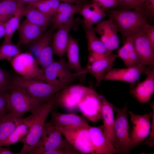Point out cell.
<instances>
[{
	"instance_id": "277c9868",
	"label": "cell",
	"mask_w": 154,
	"mask_h": 154,
	"mask_svg": "<svg viewBox=\"0 0 154 154\" xmlns=\"http://www.w3.org/2000/svg\"><path fill=\"white\" fill-rule=\"evenodd\" d=\"M54 60L44 70L45 82L61 91L69 86L77 78L68 67L63 57Z\"/></svg>"
},
{
	"instance_id": "c3c4849f",
	"label": "cell",
	"mask_w": 154,
	"mask_h": 154,
	"mask_svg": "<svg viewBox=\"0 0 154 154\" xmlns=\"http://www.w3.org/2000/svg\"><path fill=\"white\" fill-rule=\"evenodd\" d=\"M141 6V5L142 4L143 0H136Z\"/></svg>"
},
{
	"instance_id": "d4e9b609",
	"label": "cell",
	"mask_w": 154,
	"mask_h": 154,
	"mask_svg": "<svg viewBox=\"0 0 154 154\" xmlns=\"http://www.w3.org/2000/svg\"><path fill=\"white\" fill-rule=\"evenodd\" d=\"M82 16L84 28H89L97 23L107 15L104 10L92 3L82 7L80 13Z\"/></svg>"
},
{
	"instance_id": "30bf717a",
	"label": "cell",
	"mask_w": 154,
	"mask_h": 154,
	"mask_svg": "<svg viewBox=\"0 0 154 154\" xmlns=\"http://www.w3.org/2000/svg\"><path fill=\"white\" fill-rule=\"evenodd\" d=\"M90 126L73 128H56L72 147L80 153L94 154L89 133Z\"/></svg>"
},
{
	"instance_id": "d590c367",
	"label": "cell",
	"mask_w": 154,
	"mask_h": 154,
	"mask_svg": "<svg viewBox=\"0 0 154 154\" xmlns=\"http://www.w3.org/2000/svg\"><path fill=\"white\" fill-rule=\"evenodd\" d=\"M51 33H47L36 40L31 46L30 51L37 61L42 49L46 45L51 43Z\"/></svg>"
},
{
	"instance_id": "836d02e7",
	"label": "cell",
	"mask_w": 154,
	"mask_h": 154,
	"mask_svg": "<svg viewBox=\"0 0 154 154\" xmlns=\"http://www.w3.org/2000/svg\"><path fill=\"white\" fill-rule=\"evenodd\" d=\"M58 0H43L28 3L44 14L52 16L60 3Z\"/></svg>"
},
{
	"instance_id": "681fc988",
	"label": "cell",
	"mask_w": 154,
	"mask_h": 154,
	"mask_svg": "<svg viewBox=\"0 0 154 154\" xmlns=\"http://www.w3.org/2000/svg\"><path fill=\"white\" fill-rule=\"evenodd\" d=\"M2 0H0V1H1Z\"/></svg>"
},
{
	"instance_id": "7402d4cb",
	"label": "cell",
	"mask_w": 154,
	"mask_h": 154,
	"mask_svg": "<svg viewBox=\"0 0 154 154\" xmlns=\"http://www.w3.org/2000/svg\"><path fill=\"white\" fill-rule=\"evenodd\" d=\"M73 20L59 28L53 36L52 46L53 54L60 58L63 57L66 53L70 31L74 25Z\"/></svg>"
},
{
	"instance_id": "1f68e13d",
	"label": "cell",
	"mask_w": 154,
	"mask_h": 154,
	"mask_svg": "<svg viewBox=\"0 0 154 154\" xmlns=\"http://www.w3.org/2000/svg\"><path fill=\"white\" fill-rule=\"evenodd\" d=\"M21 10L5 23V32L4 35L5 42H11L15 31L18 29L22 15Z\"/></svg>"
},
{
	"instance_id": "f6af8a7d",
	"label": "cell",
	"mask_w": 154,
	"mask_h": 154,
	"mask_svg": "<svg viewBox=\"0 0 154 154\" xmlns=\"http://www.w3.org/2000/svg\"><path fill=\"white\" fill-rule=\"evenodd\" d=\"M5 32V23L0 21V40L3 36Z\"/></svg>"
},
{
	"instance_id": "e0dca14e",
	"label": "cell",
	"mask_w": 154,
	"mask_h": 154,
	"mask_svg": "<svg viewBox=\"0 0 154 154\" xmlns=\"http://www.w3.org/2000/svg\"><path fill=\"white\" fill-rule=\"evenodd\" d=\"M147 66L145 64H141L127 68L112 69L106 74L104 80L134 83L138 80Z\"/></svg>"
},
{
	"instance_id": "5b68a950",
	"label": "cell",
	"mask_w": 154,
	"mask_h": 154,
	"mask_svg": "<svg viewBox=\"0 0 154 154\" xmlns=\"http://www.w3.org/2000/svg\"><path fill=\"white\" fill-rule=\"evenodd\" d=\"M114 109L116 116L115 119L113 145L117 150V153H128L135 145L129 135L127 104L122 108L114 107Z\"/></svg>"
},
{
	"instance_id": "3957f363",
	"label": "cell",
	"mask_w": 154,
	"mask_h": 154,
	"mask_svg": "<svg viewBox=\"0 0 154 154\" xmlns=\"http://www.w3.org/2000/svg\"><path fill=\"white\" fill-rule=\"evenodd\" d=\"M11 85L23 90L42 104L51 99L60 91L45 82L26 78L19 75L12 76Z\"/></svg>"
},
{
	"instance_id": "bcb514c9",
	"label": "cell",
	"mask_w": 154,
	"mask_h": 154,
	"mask_svg": "<svg viewBox=\"0 0 154 154\" xmlns=\"http://www.w3.org/2000/svg\"><path fill=\"white\" fill-rule=\"evenodd\" d=\"M84 0H62V1L64 2H69L70 3H74L76 4H80Z\"/></svg>"
},
{
	"instance_id": "ab89813d",
	"label": "cell",
	"mask_w": 154,
	"mask_h": 154,
	"mask_svg": "<svg viewBox=\"0 0 154 154\" xmlns=\"http://www.w3.org/2000/svg\"><path fill=\"white\" fill-rule=\"evenodd\" d=\"M92 3L104 10L115 8L119 5V0H92Z\"/></svg>"
},
{
	"instance_id": "9a60e30c",
	"label": "cell",
	"mask_w": 154,
	"mask_h": 154,
	"mask_svg": "<svg viewBox=\"0 0 154 154\" xmlns=\"http://www.w3.org/2000/svg\"><path fill=\"white\" fill-rule=\"evenodd\" d=\"M134 47L140 64L146 65L154 64V46L145 33L139 31L132 34Z\"/></svg>"
},
{
	"instance_id": "44dd1931",
	"label": "cell",
	"mask_w": 154,
	"mask_h": 154,
	"mask_svg": "<svg viewBox=\"0 0 154 154\" xmlns=\"http://www.w3.org/2000/svg\"><path fill=\"white\" fill-rule=\"evenodd\" d=\"M46 29L25 19L18 28L19 39L18 44H27L36 41L42 35Z\"/></svg>"
},
{
	"instance_id": "7dc6e473",
	"label": "cell",
	"mask_w": 154,
	"mask_h": 154,
	"mask_svg": "<svg viewBox=\"0 0 154 154\" xmlns=\"http://www.w3.org/2000/svg\"><path fill=\"white\" fill-rule=\"evenodd\" d=\"M19 1L23 3H29L32 2H34L40 1L43 0H18ZM60 1H62V0H58Z\"/></svg>"
},
{
	"instance_id": "f1b7e54d",
	"label": "cell",
	"mask_w": 154,
	"mask_h": 154,
	"mask_svg": "<svg viewBox=\"0 0 154 154\" xmlns=\"http://www.w3.org/2000/svg\"><path fill=\"white\" fill-rule=\"evenodd\" d=\"M21 117L9 112L0 119V146L15 130Z\"/></svg>"
},
{
	"instance_id": "7a4b0ae2",
	"label": "cell",
	"mask_w": 154,
	"mask_h": 154,
	"mask_svg": "<svg viewBox=\"0 0 154 154\" xmlns=\"http://www.w3.org/2000/svg\"><path fill=\"white\" fill-rule=\"evenodd\" d=\"M109 15L124 39L127 36L136 32L145 33L150 25L146 16L139 11L113 10L110 12Z\"/></svg>"
},
{
	"instance_id": "60d3db41",
	"label": "cell",
	"mask_w": 154,
	"mask_h": 154,
	"mask_svg": "<svg viewBox=\"0 0 154 154\" xmlns=\"http://www.w3.org/2000/svg\"><path fill=\"white\" fill-rule=\"evenodd\" d=\"M119 5L125 10L133 9L142 13L141 6L136 0H119Z\"/></svg>"
},
{
	"instance_id": "e575fe53",
	"label": "cell",
	"mask_w": 154,
	"mask_h": 154,
	"mask_svg": "<svg viewBox=\"0 0 154 154\" xmlns=\"http://www.w3.org/2000/svg\"><path fill=\"white\" fill-rule=\"evenodd\" d=\"M53 54L51 43L46 45L41 51L37 62L43 72L45 69L55 60L53 57Z\"/></svg>"
},
{
	"instance_id": "8fae6325",
	"label": "cell",
	"mask_w": 154,
	"mask_h": 154,
	"mask_svg": "<svg viewBox=\"0 0 154 154\" xmlns=\"http://www.w3.org/2000/svg\"><path fill=\"white\" fill-rule=\"evenodd\" d=\"M117 58V55L108 52L103 58L88 63L86 67L83 68L80 73V80L83 81L86 74H90L96 79V82L95 86H99L101 81L104 80L106 74L112 69L113 63Z\"/></svg>"
},
{
	"instance_id": "f35d334b",
	"label": "cell",
	"mask_w": 154,
	"mask_h": 154,
	"mask_svg": "<svg viewBox=\"0 0 154 154\" xmlns=\"http://www.w3.org/2000/svg\"><path fill=\"white\" fill-rule=\"evenodd\" d=\"M80 153L71 145L49 151L44 154H79Z\"/></svg>"
},
{
	"instance_id": "4316f807",
	"label": "cell",
	"mask_w": 154,
	"mask_h": 154,
	"mask_svg": "<svg viewBox=\"0 0 154 154\" xmlns=\"http://www.w3.org/2000/svg\"><path fill=\"white\" fill-rule=\"evenodd\" d=\"M31 119L30 116L25 118H21L19 122L13 133L2 143L1 146L9 147L14 143L23 142L30 130Z\"/></svg>"
},
{
	"instance_id": "8992f818",
	"label": "cell",
	"mask_w": 154,
	"mask_h": 154,
	"mask_svg": "<svg viewBox=\"0 0 154 154\" xmlns=\"http://www.w3.org/2000/svg\"><path fill=\"white\" fill-rule=\"evenodd\" d=\"M10 62L18 75L26 78L45 82L43 71L31 53L21 52L12 58Z\"/></svg>"
},
{
	"instance_id": "4fadbf2b",
	"label": "cell",
	"mask_w": 154,
	"mask_h": 154,
	"mask_svg": "<svg viewBox=\"0 0 154 154\" xmlns=\"http://www.w3.org/2000/svg\"><path fill=\"white\" fill-rule=\"evenodd\" d=\"M94 29L100 35L108 52H111L118 48L119 43L117 33L118 30L112 18L101 21L97 23Z\"/></svg>"
},
{
	"instance_id": "7bdbcfd3",
	"label": "cell",
	"mask_w": 154,
	"mask_h": 154,
	"mask_svg": "<svg viewBox=\"0 0 154 154\" xmlns=\"http://www.w3.org/2000/svg\"><path fill=\"white\" fill-rule=\"evenodd\" d=\"M145 33L152 45L154 46V26L150 25L146 29Z\"/></svg>"
},
{
	"instance_id": "603a6c76",
	"label": "cell",
	"mask_w": 154,
	"mask_h": 154,
	"mask_svg": "<svg viewBox=\"0 0 154 154\" xmlns=\"http://www.w3.org/2000/svg\"><path fill=\"white\" fill-rule=\"evenodd\" d=\"M102 102V119L103 121V130L106 136L113 145L114 137L115 119L114 107L103 96H101Z\"/></svg>"
},
{
	"instance_id": "52a82bcc",
	"label": "cell",
	"mask_w": 154,
	"mask_h": 154,
	"mask_svg": "<svg viewBox=\"0 0 154 154\" xmlns=\"http://www.w3.org/2000/svg\"><path fill=\"white\" fill-rule=\"evenodd\" d=\"M55 126L45 123L39 141L29 154H44L46 151L71 145Z\"/></svg>"
},
{
	"instance_id": "6da1fadb",
	"label": "cell",
	"mask_w": 154,
	"mask_h": 154,
	"mask_svg": "<svg viewBox=\"0 0 154 154\" xmlns=\"http://www.w3.org/2000/svg\"><path fill=\"white\" fill-rule=\"evenodd\" d=\"M56 94L46 102L29 111L31 123L29 131L25 140L21 151L18 154H29L38 145L42 133L46 120L54 106Z\"/></svg>"
},
{
	"instance_id": "ac0fdd59",
	"label": "cell",
	"mask_w": 154,
	"mask_h": 154,
	"mask_svg": "<svg viewBox=\"0 0 154 154\" xmlns=\"http://www.w3.org/2000/svg\"><path fill=\"white\" fill-rule=\"evenodd\" d=\"M51 115L49 123L56 128H73L90 126L85 117L73 113L64 114L53 111Z\"/></svg>"
},
{
	"instance_id": "ffe728a7",
	"label": "cell",
	"mask_w": 154,
	"mask_h": 154,
	"mask_svg": "<svg viewBox=\"0 0 154 154\" xmlns=\"http://www.w3.org/2000/svg\"><path fill=\"white\" fill-rule=\"evenodd\" d=\"M72 3L65 2L60 4L52 16L51 23L53 29H58L72 20L74 16L80 13L82 7L80 4Z\"/></svg>"
},
{
	"instance_id": "4dcf8cb0",
	"label": "cell",
	"mask_w": 154,
	"mask_h": 154,
	"mask_svg": "<svg viewBox=\"0 0 154 154\" xmlns=\"http://www.w3.org/2000/svg\"><path fill=\"white\" fill-rule=\"evenodd\" d=\"M84 28L88 40V50L90 52L105 53L108 52L100 38L97 36L94 28L92 27Z\"/></svg>"
},
{
	"instance_id": "83f0119b",
	"label": "cell",
	"mask_w": 154,
	"mask_h": 154,
	"mask_svg": "<svg viewBox=\"0 0 154 154\" xmlns=\"http://www.w3.org/2000/svg\"><path fill=\"white\" fill-rule=\"evenodd\" d=\"M21 13L31 22L46 28L51 22L52 16L44 14L29 4L21 9Z\"/></svg>"
},
{
	"instance_id": "cb8c5ba5",
	"label": "cell",
	"mask_w": 154,
	"mask_h": 154,
	"mask_svg": "<svg viewBox=\"0 0 154 154\" xmlns=\"http://www.w3.org/2000/svg\"><path fill=\"white\" fill-rule=\"evenodd\" d=\"M66 52L68 59L67 62L68 67L71 70L75 71L76 76L80 80V74L83 68L80 60L78 42L70 35H69Z\"/></svg>"
},
{
	"instance_id": "2e32d148",
	"label": "cell",
	"mask_w": 154,
	"mask_h": 154,
	"mask_svg": "<svg viewBox=\"0 0 154 154\" xmlns=\"http://www.w3.org/2000/svg\"><path fill=\"white\" fill-rule=\"evenodd\" d=\"M148 66L143 72L146 75L145 80L132 87L130 90L132 95L142 103L148 102L154 92V65Z\"/></svg>"
},
{
	"instance_id": "7c38bea8",
	"label": "cell",
	"mask_w": 154,
	"mask_h": 154,
	"mask_svg": "<svg viewBox=\"0 0 154 154\" xmlns=\"http://www.w3.org/2000/svg\"><path fill=\"white\" fill-rule=\"evenodd\" d=\"M88 87L76 84L70 85L57 92L54 106L65 108L72 111L77 107L78 104Z\"/></svg>"
},
{
	"instance_id": "74e56055",
	"label": "cell",
	"mask_w": 154,
	"mask_h": 154,
	"mask_svg": "<svg viewBox=\"0 0 154 154\" xmlns=\"http://www.w3.org/2000/svg\"><path fill=\"white\" fill-rule=\"evenodd\" d=\"M8 93L0 94V119L10 112L8 101Z\"/></svg>"
},
{
	"instance_id": "ee69618b",
	"label": "cell",
	"mask_w": 154,
	"mask_h": 154,
	"mask_svg": "<svg viewBox=\"0 0 154 154\" xmlns=\"http://www.w3.org/2000/svg\"><path fill=\"white\" fill-rule=\"evenodd\" d=\"M15 153L11 151L9 147H3V146H0V154H15Z\"/></svg>"
},
{
	"instance_id": "d6986e66",
	"label": "cell",
	"mask_w": 154,
	"mask_h": 154,
	"mask_svg": "<svg viewBox=\"0 0 154 154\" xmlns=\"http://www.w3.org/2000/svg\"><path fill=\"white\" fill-rule=\"evenodd\" d=\"M90 136L94 154H113L117 153V150L107 138L103 130V125L90 126Z\"/></svg>"
},
{
	"instance_id": "d6a6232c",
	"label": "cell",
	"mask_w": 154,
	"mask_h": 154,
	"mask_svg": "<svg viewBox=\"0 0 154 154\" xmlns=\"http://www.w3.org/2000/svg\"><path fill=\"white\" fill-rule=\"evenodd\" d=\"M21 53L18 44L3 41L0 45V61L5 60L10 62L12 58Z\"/></svg>"
},
{
	"instance_id": "9c48e42d",
	"label": "cell",
	"mask_w": 154,
	"mask_h": 154,
	"mask_svg": "<svg viewBox=\"0 0 154 154\" xmlns=\"http://www.w3.org/2000/svg\"><path fill=\"white\" fill-rule=\"evenodd\" d=\"M102 106L101 96L91 83L78 102L77 107L84 117L95 123L102 119Z\"/></svg>"
},
{
	"instance_id": "8d00e7d4",
	"label": "cell",
	"mask_w": 154,
	"mask_h": 154,
	"mask_svg": "<svg viewBox=\"0 0 154 154\" xmlns=\"http://www.w3.org/2000/svg\"><path fill=\"white\" fill-rule=\"evenodd\" d=\"M12 77L5 69L0 67V94L8 92L11 85Z\"/></svg>"
},
{
	"instance_id": "f546056e",
	"label": "cell",
	"mask_w": 154,
	"mask_h": 154,
	"mask_svg": "<svg viewBox=\"0 0 154 154\" xmlns=\"http://www.w3.org/2000/svg\"><path fill=\"white\" fill-rule=\"evenodd\" d=\"M18 0H2L0 1V21L5 23L25 6Z\"/></svg>"
},
{
	"instance_id": "5bb4252c",
	"label": "cell",
	"mask_w": 154,
	"mask_h": 154,
	"mask_svg": "<svg viewBox=\"0 0 154 154\" xmlns=\"http://www.w3.org/2000/svg\"><path fill=\"white\" fill-rule=\"evenodd\" d=\"M130 119L133 125L131 137L134 145L143 141L150 134L151 125L150 118L154 115V112L144 115L134 114L129 111Z\"/></svg>"
},
{
	"instance_id": "b9f144b4",
	"label": "cell",
	"mask_w": 154,
	"mask_h": 154,
	"mask_svg": "<svg viewBox=\"0 0 154 154\" xmlns=\"http://www.w3.org/2000/svg\"><path fill=\"white\" fill-rule=\"evenodd\" d=\"M142 13L147 15L153 17L154 14V0H143L141 5Z\"/></svg>"
},
{
	"instance_id": "484cf974",
	"label": "cell",
	"mask_w": 154,
	"mask_h": 154,
	"mask_svg": "<svg viewBox=\"0 0 154 154\" xmlns=\"http://www.w3.org/2000/svg\"><path fill=\"white\" fill-rule=\"evenodd\" d=\"M117 55L122 60L127 67L141 64L131 35L126 37L123 45L118 50Z\"/></svg>"
},
{
	"instance_id": "ba28073f",
	"label": "cell",
	"mask_w": 154,
	"mask_h": 154,
	"mask_svg": "<svg viewBox=\"0 0 154 154\" xmlns=\"http://www.w3.org/2000/svg\"><path fill=\"white\" fill-rule=\"evenodd\" d=\"M8 101L10 112L21 117L27 112L42 104L21 88L11 85L8 92Z\"/></svg>"
}]
</instances>
